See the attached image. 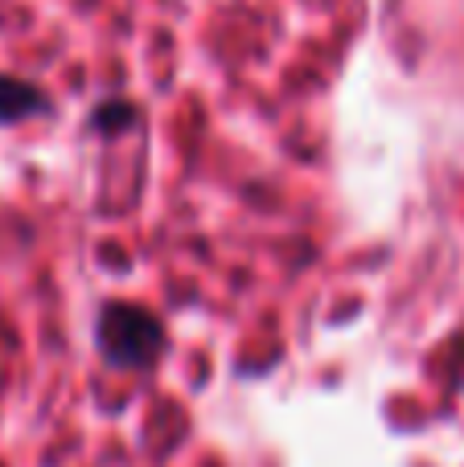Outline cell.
Returning a JSON list of instances; mask_svg holds the SVG:
<instances>
[{
	"mask_svg": "<svg viewBox=\"0 0 464 467\" xmlns=\"http://www.w3.org/2000/svg\"><path fill=\"white\" fill-rule=\"evenodd\" d=\"M95 340L111 369H153L169 348L164 324L148 307L123 304V299L103 304V312L95 320Z\"/></svg>",
	"mask_w": 464,
	"mask_h": 467,
	"instance_id": "1",
	"label": "cell"
},
{
	"mask_svg": "<svg viewBox=\"0 0 464 467\" xmlns=\"http://www.w3.org/2000/svg\"><path fill=\"white\" fill-rule=\"evenodd\" d=\"M46 111H49V95L37 82H25V78H16V74H0V128L25 123Z\"/></svg>",
	"mask_w": 464,
	"mask_h": 467,
	"instance_id": "2",
	"label": "cell"
},
{
	"mask_svg": "<svg viewBox=\"0 0 464 467\" xmlns=\"http://www.w3.org/2000/svg\"><path fill=\"white\" fill-rule=\"evenodd\" d=\"M95 123H99L103 131L128 128V123H132V107H128V103H120V107H99V111H95Z\"/></svg>",
	"mask_w": 464,
	"mask_h": 467,
	"instance_id": "3",
	"label": "cell"
}]
</instances>
